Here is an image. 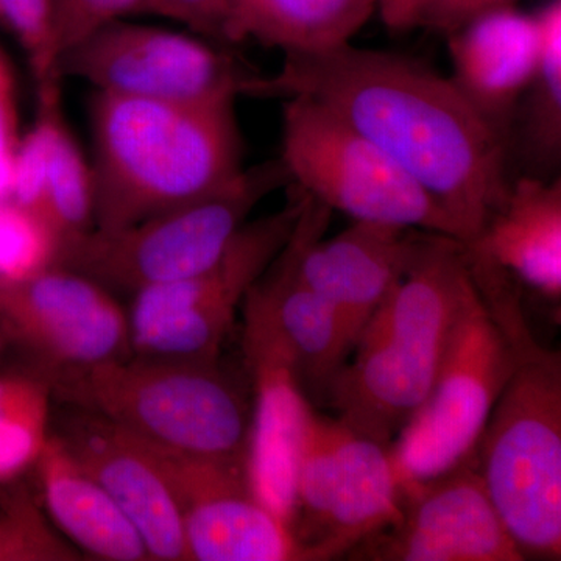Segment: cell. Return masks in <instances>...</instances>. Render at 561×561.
Returning a JSON list of instances; mask_svg holds the SVG:
<instances>
[{
  "mask_svg": "<svg viewBox=\"0 0 561 561\" xmlns=\"http://www.w3.org/2000/svg\"><path fill=\"white\" fill-rule=\"evenodd\" d=\"M253 98L312 99L411 173L468 245L501 208L508 144L476 113L449 77L393 51L351 43L284 55Z\"/></svg>",
  "mask_w": 561,
  "mask_h": 561,
  "instance_id": "cell-1",
  "label": "cell"
},
{
  "mask_svg": "<svg viewBox=\"0 0 561 561\" xmlns=\"http://www.w3.org/2000/svg\"><path fill=\"white\" fill-rule=\"evenodd\" d=\"M90 124L95 230L202 201L245 169L232 101L184 105L94 91Z\"/></svg>",
  "mask_w": 561,
  "mask_h": 561,
  "instance_id": "cell-2",
  "label": "cell"
},
{
  "mask_svg": "<svg viewBox=\"0 0 561 561\" xmlns=\"http://www.w3.org/2000/svg\"><path fill=\"white\" fill-rule=\"evenodd\" d=\"M471 289L463 243L431 232L328 390L345 426L382 445L397 438L430 394Z\"/></svg>",
  "mask_w": 561,
  "mask_h": 561,
  "instance_id": "cell-3",
  "label": "cell"
},
{
  "mask_svg": "<svg viewBox=\"0 0 561 561\" xmlns=\"http://www.w3.org/2000/svg\"><path fill=\"white\" fill-rule=\"evenodd\" d=\"M54 390L151 445L245 470L251 405L219 360L130 354L62 378Z\"/></svg>",
  "mask_w": 561,
  "mask_h": 561,
  "instance_id": "cell-4",
  "label": "cell"
},
{
  "mask_svg": "<svg viewBox=\"0 0 561 561\" xmlns=\"http://www.w3.org/2000/svg\"><path fill=\"white\" fill-rule=\"evenodd\" d=\"M491 412L476 463L526 560L561 559V356L535 335Z\"/></svg>",
  "mask_w": 561,
  "mask_h": 561,
  "instance_id": "cell-5",
  "label": "cell"
},
{
  "mask_svg": "<svg viewBox=\"0 0 561 561\" xmlns=\"http://www.w3.org/2000/svg\"><path fill=\"white\" fill-rule=\"evenodd\" d=\"M291 183L283 162L243 169L224 190L121 230H91L65 242L57 267L113 294L135 295L197 275L219 260L267 195Z\"/></svg>",
  "mask_w": 561,
  "mask_h": 561,
  "instance_id": "cell-6",
  "label": "cell"
},
{
  "mask_svg": "<svg viewBox=\"0 0 561 561\" xmlns=\"http://www.w3.org/2000/svg\"><path fill=\"white\" fill-rule=\"evenodd\" d=\"M279 161L290 184L328 209L460 242L451 216L411 173L312 99L284 102Z\"/></svg>",
  "mask_w": 561,
  "mask_h": 561,
  "instance_id": "cell-7",
  "label": "cell"
},
{
  "mask_svg": "<svg viewBox=\"0 0 561 561\" xmlns=\"http://www.w3.org/2000/svg\"><path fill=\"white\" fill-rule=\"evenodd\" d=\"M283 209L249 220L208 268L133 295V356L219 360L247 294L290 241L308 194L295 184Z\"/></svg>",
  "mask_w": 561,
  "mask_h": 561,
  "instance_id": "cell-8",
  "label": "cell"
},
{
  "mask_svg": "<svg viewBox=\"0 0 561 561\" xmlns=\"http://www.w3.org/2000/svg\"><path fill=\"white\" fill-rule=\"evenodd\" d=\"M518 356L472 283L430 394L390 443L400 489L476 459L482 432Z\"/></svg>",
  "mask_w": 561,
  "mask_h": 561,
  "instance_id": "cell-9",
  "label": "cell"
},
{
  "mask_svg": "<svg viewBox=\"0 0 561 561\" xmlns=\"http://www.w3.org/2000/svg\"><path fill=\"white\" fill-rule=\"evenodd\" d=\"M58 70L94 91L184 105L236 102L260 77L202 36L124 21L66 50Z\"/></svg>",
  "mask_w": 561,
  "mask_h": 561,
  "instance_id": "cell-10",
  "label": "cell"
},
{
  "mask_svg": "<svg viewBox=\"0 0 561 561\" xmlns=\"http://www.w3.org/2000/svg\"><path fill=\"white\" fill-rule=\"evenodd\" d=\"M0 350L55 383L130 356L128 312L113 291L68 268L0 280Z\"/></svg>",
  "mask_w": 561,
  "mask_h": 561,
  "instance_id": "cell-11",
  "label": "cell"
},
{
  "mask_svg": "<svg viewBox=\"0 0 561 561\" xmlns=\"http://www.w3.org/2000/svg\"><path fill=\"white\" fill-rule=\"evenodd\" d=\"M330 216L331 209L308 195L284 254L297 278L337 313L354 351L373 313L404 278L431 232L354 220L324 241Z\"/></svg>",
  "mask_w": 561,
  "mask_h": 561,
  "instance_id": "cell-12",
  "label": "cell"
},
{
  "mask_svg": "<svg viewBox=\"0 0 561 561\" xmlns=\"http://www.w3.org/2000/svg\"><path fill=\"white\" fill-rule=\"evenodd\" d=\"M346 556L368 561L526 560L497 515L476 459L401 489L397 522Z\"/></svg>",
  "mask_w": 561,
  "mask_h": 561,
  "instance_id": "cell-13",
  "label": "cell"
},
{
  "mask_svg": "<svg viewBox=\"0 0 561 561\" xmlns=\"http://www.w3.org/2000/svg\"><path fill=\"white\" fill-rule=\"evenodd\" d=\"M243 356L253 387L245 478L251 493L291 530L295 476L313 411L289 348L256 286L243 300Z\"/></svg>",
  "mask_w": 561,
  "mask_h": 561,
  "instance_id": "cell-14",
  "label": "cell"
},
{
  "mask_svg": "<svg viewBox=\"0 0 561 561\" xmlns=\"http://www.w3.org/2000/svg\"><path fill=\"white\" fill-rule=\"evenodd\" d=\"M146 443L179 501L187 561H316L254 497L242 468Z\"/></svg>",
  "mask_w": 561,
  "mask_h": 561,
  "instance_id": "cell-15",
  "label": "cell"
},
{
  "mask_svg": "<svg viewBox=\"0 0 561 561\" xmlns=\"http://www.w3.org/2000/svg\"><path fill=\"white\" fill-rule=\"evenodd\" d=\"M55 434L128 516L151 560L187 561L179 501L142 438L81 409Z\"/></svg>",
  "mask_w": 561,
  "mask_h": 561,
  "instance_id": "cell-16",
  "label": "cell"
},
{
  "mask_svg": "<svg viewBox=\"0 0 561 561\" xmlns=\"http://www.w3.org/2000/svg\"><path fill=\"white\" fill-rule=\"evenodd\" d=\"M453 73L449 80L476 113L508 144L524 94L529 88L540 28L535 13L515 5L483 11L446 35Z\"/></svg>",
  "mask_w": 561,
  "mask_h": 561,
  "instance_id": "cell-17",
  "label": "cell"
},
{
  "mask_svg": "<svg viewBox=\"0 0 561 561\" xmlns=\"http://www.w3.org/2000/svg\"><path fill=\"white\" fill-rule=\"evenodd\" d=\"M465 247L474 260L500 268L516 287L534 291L560 312L561 180L513 181L501 208Z\"/></svg>",
  "mask_w": 561,
  "mask_h": 561,
  "instance_id": "cell-18",
  "label": "cell"
},
{
  "mask_svg": "<svg viewBox=\"0 0 561 561\" xmlns=\"http://www.w3.org/2000/svg\"><path fill=\"white\" fill-rule=\"evenodd\" d=\"M33 470L47 518L73 546L98 560H151L128 516L54 431Z\"/></svg>",
  "mask_w": 561,
  "mask_h": 561,
  "instance_id": "cell-19",
  "label": "cell"
},
{
  "mask_svg": "<svg viewBox=\"0 0 561 561\" xmlns=\"http://www.w3.org/2000/svg\"><path fill=\"white\" fill-rule=\"evenodd\" d=\"M389 446L351 431L337 419L334 491L320 546L324 560L346 556L400 516L401 489Z\"/></svg>",
  "mask_w": 561,
  "mask_h": 561,
  "instance_id": "cell-20",
  "label": "cell"
},
{
  "mask_svg": "<svg viewBox=\"0 0 561 561\" xmlns=\"http://www.w3.org/2000/svg\"><path fill=\"white\" fill-rule=\"evenodd\" d=\"M254 286L290 351L306 397L327 401L332 381L353 353L337 313L297 278L284 250Z\"/></svg>",
  "mask_w": 561,
  "mask_h": 561,
  "instance_id": "cell-21",
  "label": "cell"
},
{
  "mask_svg": "<svg viewBox=\"0 0 561 561\" xmlns=\"http://www.w3.org/2000/svg\"><path fill=\"white\" fill-rule=\"evenodd\" d=\"M378 0H231L224 43L247 41L287 54L331 49L370 21Z\"/></svg>",
  "mask_w": 561,
  "mask_h": 561,
  "instance_id": "cell-22",
  "label": "cell"
},
{
  "mask_svg": "<svg viewBox=\"0 0 561 561\" xmlns=\"http://www.w3.org/2000/svg\"><path fill=\"white\" fill-rule=\"evenodd\" d=\"M47 122L46 217L60 245L94 230V173L61 108V80L38 87Z\"/></svg>",
  "mask_w": 561,
  "mask_h": 561,
  "instance_id": "cell-23",
  "label": "cell"
},
{
  "mask_svg": "<svg viewBox=\"0 0 561 561\" xmlns=\"http://www.w3.org/2000/svg\"><path fill=\"white\" fill-rule=\"evenodd\" d=\"M54 383L31 368L0 370V486L35 468L49 440Z\"/></svg>",
  "mask_w": 561,
  "mask_h": 561,
  "instance_id": "cell-24",
  "label": "cell"
},
{
  "mask_svg": "<svg viewBox=\"0 0 561 561\" xmlns=\"http://www.w3.org/2000/svg\"><path fill=\"white\" fill-rule=\"evenodd\" d=\"M540 28L537 68L519 105L526 154L540 171H551L561 157V0L535 11Z\"/></svg>",
  "mask_w": 561,
  "mask_h": 561,
  "instance_id": "cell-25",
  "label": "cell"
},
{
  "mask_svg": "<svg viewBox=\"0 0 561 561\" xmlns=\"http://www.w3.org/2000/svg\"><path fill=\"white\" fill-rule=\"evenodd\" d=\"M60 241L46 220L10 197L0 198V280L57 267Z\"/></svg>",
  "mask_w": 561,
  "mask_h": 561,
  "instance_id": "cell-26",
  "label": "cell"
},
{
  "mask_svg": "<svg viewBox=\"0 0 561 561\" xmlns=\"http://www.w3.org/2000/svg\"><path fill=\"white\" fill-rule=\"evenodd\" d=\"M72 560H80V553L54 530L27 493L13 494L0 504V561Z\"/></svg>",
  "mask_w": 561,
  "mask_h": 561,
  "instance_id": "cell-27",
  "label": "cell"
},
{
  "mask_svg": "<svg viewBox=\"0 0 561 561\" xmlns=\"http://www.w3.org/2000/svg\"><path fill=\"white\" fill-rule=\"evenodd\" d=\"M0 18L20 41L36 87L61 80L54 0H0Z\"/></svg>",
  "mask_w": 561,
  "mask_h": 561,
  "instance_id": "cell-28",
  "label": "cell"
},
{
  "mask_svg": "<svg viewBox=\"0 0 561 561\" xmlns=\"http://www.w3.org/2000/svg\"><path fill=\"white\" fill-rule=\"evenodd\" d=\"M144 7L146 0H54L60 57L106 25L144 13Z\"/></svg>",
  "mask_w": 561,
  "mask_h": 561,
  "instance_id": "cell-29",
  "label": "cell"
},
{
  "mask_svg": "<svg viewBox=\"0 0 561 561\" xmlns=\"http://www.w3.org/2000/svg\"><path fill=\"white\" fill-rule=\"evenodd\" d=\"M230 3L231 0H146L144 13L180 22L194 35L224 43Z\"/></svg>",
  "mask_w": 561,
  "mask_h": 561,
  "instance_id": "cell-30",
  "label": "cell"
},
{
  "mask_svg": "<svg viewBox=\"0 0 561 561\" xmlns=\"http://www.w3.org/2000/svg\"><path fill=\"white\" fill-rule=\"evenodd\" d=\"M516 0H419L413 10L411 28L449 33L483 11L515 5Z\"/></svg>",
  "mask_w": 561,
  "mask_h": 561,
  "instance_id": "cell-31",
  "label": "cell"
},
{
  "mask_svg": "<svg viewBox=\"0 0 561 561\" xmlns=\"http://www.w3.org/2000/svg\"><path fill=\"white\" fill-rule=\"evenodd\" d=\"M20 114L13 72L0 51V198L9 197L13 158L20 144Z\"/></svg>",
  "mask_w": 561,
  "mask_h": 561,
  "instance_id": "cell-32",
  "label": "cell"
},
{
  "mask_svg": "<svg viewBox=\"0 0 561 561\" xmlns=\"http://www.w3.org/2000/svg\"><path fill=\"white\" fill-rule=\"evenodd\" d=\"M416 2L419 0H378V10L390 28L409 31Z\"/></svg>",
  "mask_w": 561,
  "mask_h": 561,
  "instance_id": "cell-33",
  "label": "cell"
}]
</instances>
